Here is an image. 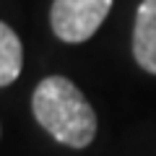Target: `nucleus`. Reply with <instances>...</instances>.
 Returning <instances> with one entry per match:
<instances>
[{"mask_svg":"<svg viewBox=\"0 0 156 156\" xmlns=\"http://www.w3.org/2000/svg\"><path fill=\"white\" fill-rule=\"evenodd\" d=\"M23 68V47L8 23H0V86H11Z\"/></svg>","mask_w":156,"mask_h":156,"instance_id":"nucleus-4","label":"nucleus"},{"mask_svg":"<svg viewBox=\"0 0 156 156\" xmlns=\"http://www.w3.org/2000/svg\"><path fill=\"white\" fill-rule=\"evenodd\" d=\"M37 122L62 146L86 148L96 135V115L81 89L65 76H47L31 96Z\"/></svg>","mask_w":156,"mask_h":156,"instance_id":"nucleus-1","label":"nucleus"},{"mask_svg":"<svg viewBox=\"0 0 156 156\" xmlns=\"http://www.w3.org/2000/svg\"><path fill=\"white\" fill-rule=\"evenodd\" d=\"M133 57L146 73L156 76V0H143L135 13Z\"/></svg>","mask_w":156,"mask_h":156,"instance_id":"nucleus-3","label":"nucleus"},{"mask_svg":"<svg viewBox=\"0 0 156 156\" xmlns=\"http://www.w3.org/2000/svg\"><path fill=\"white\" fill-rule=\"evenodd\" d=\"M109 8L112 0H52L50 26L57 39L68 44H81L96 34Z\"/></svg>","mask_w":156,"mask_h":156,"instance_id":"nucleus-2","label":"nucleus"}]
</instances>
